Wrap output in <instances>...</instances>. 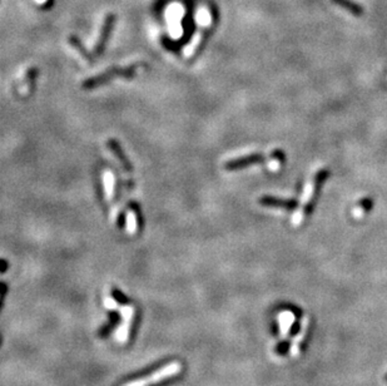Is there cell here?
<instances>
[{"mask_svg":"<svg viewBox=\"0 0 387 386\" xmlns=\"http://www.w3.org/2000/svg\"><path fill=\"white\" fill-rule=\"evenodd\" d=\"M139 67V64H132L128 67H117V68H112L109 70H105L104 73L99 75H94L92 78H88L83 82L81 87L84 89H92V88L100 87L103 84L108 83L109 81H112L113 78H129L133 77L137 70V68Z\"/></svg>","mask_w":387,"mask_h":386,"instance_id":"cell-1","label":"cell"},{"mask_svg":"<svg viewBox=\"0 0 387 386\" xmlns=\"http://www.w3.org/2000/svg\"><path fill=\"white\" fill-rule=\"evenodd\" d=\"M180 371H182V365H180V362L173 361L171 362V364H167V365L162 366L161 369L156 370L153 374L148 375V376L141 377V379H137V380L129 381V383H127L124 386H153L159 383H162V381L167 380L169 377L176 376V375L179 374Z\"/></svg>","mask_w":387,"mask_h":386,"instance_id":"cell-2","label":"cell"},{"mask_svg":"<svg viewBox=\"0 0 387 386\" xmlns=\"http://www.w3.org/2000/svg\"><path fill=\"white\" fill-rule=\"evenodd\" d=\"M117 310L120 314L122 322L115 330L114 337L119 344H126L130 336V329H132L135 316V308L132 305H119Z\"/></svg>","mask_w":387,"mask_h":386,"instance_id":"cell-3","label":"cell"},{"mask_svg":"<svg viewBox=\"0 0 387 386\" xmlns=\"http://www.w3.org/2000/svg\"><path fill=\"white\" fill-rule=\"evenodd\" d=\"M315 186H316V178L315 177H312V178L307 182L306 186H305V189H303V193L302 196H301L300 200V208L294 212L293 217H292L293 225L297 226L302 222L303 215H305V207L308 204V202L311 201V198H312L313 192H315Z\"/></svg>","mask_w":387,"mask_h":386,"instance_id":"cell-4","label":"cell"},{"mask_svg":"<svg viewBox=\"0 0 387 386\" xmlns=\"http://www.w3.org/2000/svg\"><path fill=\"white\" fill-rule=\"evenodd\" d=\"M107 146H108L109 150L112 151V153L114 154L115 158L119 161L120 166L123 167L124 171L127 172H130L133 169L132 165H130V162L128 161V158L126 157V154H124L123 150H122V147L119 146V143H118L117 141H114V139H109L108 142H107Z\"/></svg>","mask_w":387,"mask_h":386,"instance_id":"cell-5","label":"cell"},{"mask_svg":"<svg viewBox=\"0 0 387 386\" xmlns=\"http://www.w3.org/2000/svg\"><path fill=\"white\" fill-rule=\"evenodd\" d=\"M112 21H113V18H112V17H108V18L104 20V23H103L102 28H100L99 36H98V40H97L96 47H94V53L96 54L102 53L103 47H104L105 44V40H107V38H108L109 35V32H111Z\"/></svg>","mask_w":387,"mask_h":386,"instance_id":"cell-6","label":"cell"},{"mask_svg":"<svg viewBox=\"0 0 387 386\" xmlns=\"http://www.w3.org/2000/svg\"><path fill=\"white\" fill-rule=\"evenodd\" d=\"M263 158L259 154H252V156H247V157H242V158H237L233 159V161H229L226 163V168L227 169H237V168H242L244 166L252 165V163H256V162L261 161Z\"/></svg>","mask_w":387,"mask_h":386,"instance_id":"cell-7","label":"cell"},{"mask_svg":"<svg viewBox=\"0 0 387 386\" xmlns=\"http://www.w3.org/2000/svg\"><path fill=\"white\" fill-rule=\"evenodd\" d=\"M202 38H203V29L198 30V32L192 36V39H191L189 44L184 48V55H186V57H192L193 54H194V51L197 50V48H198V45L201 44Z\"/></svg>","mask_w":387,"mask_h":386,"instance_id":"cell-8","label":"cell"},{"mask_svg":"<svg viewBox=\"0 0 387 386\" xmlns=\"http://www.w3.org/2000/svg\"><path fill=\"white\" fill-rule=\"evenodd\" d=\"M104 187H105V192H107V197H108V200H112V198H113V195H114L115 180L114 176H113V173H112L111 171H105L104 173Z\"/></svg>","mask_w":387,"mask_h":386,"instance_id":"cell-9","label":"cell"},{"mask_svg":"<svg viewBox=\"0 0 387 386\" xmlns=\"http://www.w3.org/2000/svg\"><path fill=\"white\" fill-rule=\"evenodd\" d=\"M138 230V218H137V215H135L134 211H128V215H127V231L128 234L134 235Z\"/></svg>","mask_w":387,"mask_h":386,"instance_id":"cell-10","label":"cell"},{"mask_svg":"<svg viewBox=\"0 0 387 386\" xmlns=\"http://www.w3.org/2000/svg\"><path fill=\"white\" fill-rule=\"evenodd\" d=\"M195 19L198 21V24L201 23V25L203 28H207L210 24V14L207 9L198 10V13L195 15Z\"/></svg>","mask_w":387,"mask_h":386,"instance_id":"cell-11","label":"cell"},{"mask_svg":"<svg viewBox=\"0 0 387 386\" xmlns=\"http://www.w3.org/2000/svg\"><path fill=\"white\" fill-rule=\"evenodd\" d=\"M263 204H267V206H277V207H293V203L288 202V201H282V200H274V198H263L261 201Z\"/></svg>","mask_w":387,"mask_h":386,"instance_id":"cell-12","label":"cell"},{"mask_svg":"<svg viewBox=\"0 0 387 386\" xmlns=\"http://www.w3.org/2000/svg\"><path fill=\"white\" fill-rule=\"evenodd\" d=\"M290 347H291V342L288 341V340H283V341H281L277 345L276 352L278 355H281V356H285V355H287L288 351H290Z\"/></svg>","mask_w":387,"mask_h":386,"instance_id":"cell-13","label":"cell"},{"mask_svg":"<svg viewBox=\"0 0 387 386\" xmlns=\"http://www.w3.org/2000/svg\"><path fill=\"white\" fill-rule=\"evenodd\" d=\"M104 306L108 308V310H117L119 305H118L117 300L109 293V295H107V296L104 297Z\"/></svg>","mask_w":387,"mask_h":386,"instance_id":"cell-14","label":"cell"},{"mask_svg":"<svg viewBox=\"0 0 387 386\" xmlns=\"http://www.w3.org/2000/svg\"><path fill=\"white\" fill-rule=\"evenodd\" d=\"M70 43H72L73 47H74V48L77 49V50H78L79 53H81V57H83L85 60H87L88 63H92V58H90V55L87 53V51L84 50V49H83V47H81V45L79 44V43L77 42V40H72V42H70Z\"/></svg>","mask_w":387,"mask_h":386,"instance_id":"cell-15","label":"cell"},{"mask_svg":"<svg viewBox=\"0 0 387 386\" xmlns=\"http://www.w3.org/2000/svg\"><path fill=\"white\" fill-rule=\"evenodd\" d=\"M336 3L341 4L342 6H345V8H347V9H350L351 12H354L355 14H360L361 13L360 8H358L357 5H355V4L350 3L348 0H336Z\"/></svg>","mask_w":387,"mask_h":386,"instance_id":"cell-16","label":"cell"},{"mask_svg":"<svg viewBox=\"0 0 387 386\" xmlns=\"http://www.w3.org/2000/svg\"><path fill=\"white\" fill-rule=\"evenodd\" d=\"M301 329V321H294V323L292 325L291 330H290V336H296L298 333H300Z\"/></svg>","mask_w":387,"mask_h":386,"instance_id":"cell-17","label":"cell"},{"mask_svg":"<svg viewBox=\"0 0 387 386\" xmlns=\"http://www.w3.org/2000/svg\"><path fill=\"white\" fill-rule=\"evenodd\" d=\"M35 1H36V3H38V4H44L45 1H47V0H35Z\"/></svg>","mask_w":387,"mask_h":386,"instance_id":"cell-18","label":"cell"},{"mask_svg":"<svg viewBox=\"0 0 387 386\" xmlns=\"http://www.w3.org/2000/svg\"><path fill=\"white\" fill-rule=\"evenodd\" d=\"M385 380H386V381H387V374H386V375H385Z\"/></svg>","mask_w":387,"mask_h":386,"instance_id":"cell-19","label":"cell"},{"mask_svg":"<svg viewBox=\"0 0 387 386\" xmlns=\"http://www.w3.org/2000/svg\"><path fill=\"white\" fill-rule=\"evenodd\" d=\"M0 271H1V269H0Z\"/></svg>","mask_w":387,"mask_h":386,"instance_id":"cell-20","label":"cell"}]
</instances>
